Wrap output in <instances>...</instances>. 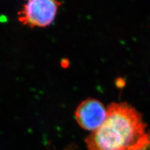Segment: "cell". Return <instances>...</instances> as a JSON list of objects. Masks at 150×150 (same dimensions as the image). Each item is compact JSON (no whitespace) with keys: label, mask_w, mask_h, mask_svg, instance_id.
<instances>
[{"label":"cell","mask_w":150,"mask_h":150,"mask_svg":"<svg viewBox=\"0 0 150 150\" xmlns=\"http://www.w3.org/2000/svg\"><path fill=\"white\" fill-rule=\"evenodd\" d=\"M103 123L86 140L88 150H138L146 138L139 112L126 103H113L106 108Z\"/></svg>","instance_id":"6da1fadb"},{"label":"cell","mask_w":150,"mask_h":150,"mask_svg":"<svg viewBox=\"0 0 150 150\" xmlns=\"http://www.w3.org/2000/svg\"><path fill=\"white\" fill-rule=\"evenodd\" d=\"M60 5L54 0H30L18 12V20L31 28L48 26L54 21Z\"/></svg>","instance_id":"7a4b0ae2"},{"label":"cell","mask_w":150,"mask_h":150,"mask_svg":"<svg viewBox=\"0 0 150 150\" xmlns=\"http://www.w3.org/2000/svg\"><path fill=\"white\" fill-rule=\"evenodd\" d=\"M106 113V108L101 102L89 98L78 106L75 111V118L83 129L94 131L105 121Z\"/></svg>","instance_id":"3957f363"},{"label":"cell","mask_w":150,"mask_h":150,"mask_svg":"<svg viewBox=\"0 0 150 150\" xmlns=\"http://www.w3.org/2000/svg\"><path fill=\"white\" fill-rule=\"evenodd\" d=\"M138 150H150V131L147 132L145 142Z\"/></svg>","instance_id":"277c9868"}]
</instances>
